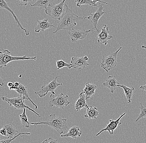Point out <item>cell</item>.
<instances>
[{
  "mask_svg": "<svg viewBox=\"0 0 146 143\" xmlns=\"http://www.w3.org/2000/svg\"><path fill=\"white\" fill-rule=\"evenodd\" d=\"M64 7L65 11L59 20L60 22L56 30L53 32L54 34L62 30H71L74 27L77 25V22L78 20L85 19V17H79L74 13L72 10L68 8L67 5H65Z\"/></svg>",
  "mask_w": 146,
  "mask_h": 143,
  "instance_id": "6da1fadb",
  "label": "cell"
},
{
  "mask_svg": "<svg viewBox=\"0 0 146 143\" xmlns=\"http://www.w3.org/2000/svg\"><path fill=\"white\" fill-rule=\"evenodd\" d=\"M67 121V119H63L60 117H57L55 114H51L48 117L47 121L31 123V124L34 126L38 125H45L49 126L56 130L58 133L62 134L65 130H68Z\"/></svg>",
  "mask_w": 146,
  "mask_h": 143,
  "instance_id": "7a4b0ae2",
  "label": "cell"
},
{
  "mask_svg": "<svg viewBox=\"0 0 146 143\" xmlns=\"http://www.w3.org/2000/svg\"><path fill=\"white\" fill-rule=\"evenodd\" d=\"M2 51L0 52V67H6L7 64L11 62L15 61H23V60H36V57H27L23 56H13L11 55V52L8 50L2 49Z\"/></svg>",
  "mask_w": 146,
  "mask_h": 143,
  "instance_id": "3957f363",
  "label": "cell"
},
{
  "mask_svg": "<svg viewBox=\"0 0 146 143\" xmlns=\"http://www.w3.org/2000/svg\"><path fill=\"white\" fill-rule=\"evenodd\" d=\"M66 0H63L58 4L54 3L48 6L45 9V13L55 20H60L62 15L65 11L64 3Z\"/></svg>",
  "mask_w": 146,
  "mask_h": 143,
  "instance_id": "277c9868",
  "label": "cell"
},
{
  "mask_svg": "<svg viewBox=\"0 0 146 143\" xmlns=\"http://www.w3.org/2000/svg\"><path fill=\"white\" fill-rule=\"evenodd\" d=\"M122 48V47H119L116 51L108 56H103L101 63V67L107 72L116 67L117 63V53Z\"/></svg>",
  "mask_w": 146,
  "mask_h": 143,
  "instance_id": "5b68a950",
  "label": "cell"
},
{
  "mask_svg": "<svg viewBox=\"0 0 146 143\" xmlns=\"http://www.w3.org/2000/svg\"><path fill=\"white\" fill-rule=\"evenodd\" d=\"M1 98L3 101L7 102L10 106H14L15 109H24L25 108H26V109H28L30 111L33 112L38 116V117H41V115L39 114L25 105V98L23 96H20L12 98H8L6 97L3 96Z\"/></svg>",
  "mask_w": 146,
  "mask_h": 143,
  "instance_id": "8992f818",
  "label": "cell"
},
{
  "mask_svg": "<svg viewBox=\"0 0 146 143\" xmlns=\"http://www.w3.org/2000/svg\"><path fill=\"white\" fill-rule=\"evenodd\" d=\"M50 100L49 102V107L53 106L64 109L66 107L71 103V102L68 101L69 96L68 95H65L63 93L57 95L55 97V95H50Z\"/></svg>",
  "mask_w": 146,
  "mask_h": 143,
  "instance_id": "52a82bcc",
  "label": "cell"
},
{
  "mask_svg": "<svg viewBox=\"0 0 146 143\" xmlns=\"http://www.w3.org/2000/svg\"><path fill=\"white\" fill-rule=\"evenodd\" d=\"M59 77H60L59 76H56L54 80L51 81L47 85L43 86L41 87L40 90H39L38 92H35V94L36 95H38L39 97L40 98L44 97L49 92H51V95H55L56 93L54 92L55 90L57 87L62 86L63 85L62 83H59L57 82L56 81L57 78Z\"/></svg>",
  "mask_w": 146,
  "mask_h": 143,
  "instance_id": "ba28073f",
  "label": "cell"
},
{
  "mask_svg": "<svg viewBox=\"0 0 146 143\" xmlns=\"http://www.w3.org/2000/svg\"><path fill=\"white\" fill-rule=\"evenodd\" d=\"M98 9L94 13H90V16L88 17H85V19H88L90 20L94 25V28L96 29L97 32L98 33H99V30L97 28V26L98 25V23L100 18L103 16V14L106 13V12L104 11V7L103 6V4H100V3H99V6H98Z\"/></svg>",
  "mask_w": 146,
  "mask_h": 143,
  "instance_id": "9c48e42d",
  "label": "cell"
},
{
  "mask_svg": "<svg viewBox=\"0 0 146 143\" xmlns=\"http://www.w3.org/2000/svg\"><path fill=\"white\" fill-rule=\"evenodd\" d=\"M75 30L73 28L72 30L69 31L68 33L70 36L72 42H74L76 41L85 39L86 38L88 34L90 32H97L96 31L93 30Z\"/></svg>",
  "mask_w": 146,
  "mask_h": 143,
  "instance_id": "30bf717a",
  "label": "cell"
},
{
  "mask_svg": "<svg viewBox=\"0 0 146 143\" xmlns=\"http://www.w3.org/2000/svg\"><path fill=\"white\" fill-rule=\"evenodd\" d=\"M125 114L126 113H124L123 114L121 115V116L119 117L117 120L115 121L114 120V119L110 120L109 123L107 125L105 128L102 129L97 134H96V136L99 135L102 132H106V131L109 132L110 134H113L114 131L117 128V127L122 124V123L120 122V120L123 116H125Z\"/></svg>",
  "mask_w": 146,
  "mask_h": 143,
  "instance_id": "8fae6325",
  "label": "cell"
},
{
  "mask_svg": "<svg viewBox=\"0 0 146 143\" xmlns=\"http://www.w3.org/2000/svg\"><path fill=\"white\" fill-rule=\"evenodd\" d=\"M101 29V32L100 33H98V38L96 40L98 43H100V45L102 43L107 45L108 43V41L111 40L113 38L112 35H110V32L109 30V28L107 26L106 24H104L103 28H101L99 25H98Z\"/></svg>",
  "mask_w": 146,
  "mask_h": 143,
  "instance_id": "7c38bea8",
  "label": "cell"
},
{
  "mask_svg": "<svg viewBox=\"0 0 146 143\" xmlns=\"http://www.w3.org/2000/svg\"><path fill=\"white\" fill-rule=\"evenodd\" d=\"M88 58L87 56L81 57H73L71 60V63L73 67L75 69L81 70L88 65H91V64L88 63Z\"/></svg>",
  "mask_w": 146,
  "mask_h": 143,
  "instance_id": "4fadbf2b",
  "label": "cell"
},
{
  "mask_svg": "<svg viewBox=\"0 0 146 143\" xmlns=\"http://www.w3.org/2000/svg\"><path fill=\"white\" fill-rule=\"evenodd\" d=\"M0 4H1V8L2 9H6L7 11H9L13 15L14 18L15 20V22H16V24H17V26L18 27H20L21 30H23L25 32V34L26 36H28L30 34V32L29 31H27L26 29H25L23 27L22 25L21 24L20 21H19V19L17 18L16 15H15L14 12L11 9H10V7H9L8 3H7L6 1L5 0H0Z\"/></svg>",
  "mask_w": 146,
  "mask_h": 143,
  "instance_id": "5bb4252c",
  "label": "cell"
},
{
  "mask_svg": "<svg viewBox=\"0 0 146 143\" xmlns=\"http://www.w3.org/2000/svg\"><path fill=\"white\" fill-rule=\"evenodd\" d=\"M118 81L116 79L115 76H109L108 79L103 83V86H106L110 90L112 93H113L115 90L119 87L117 85H119Z\"/></svg>",
  "mask_w": 146,
  "mask_h": 143,
  "instance_id": "9a60e30c",
  "label": "cell"
},
{
  "mask_svg": "<svg viewBox=\"0 0 146 143\" xmlns=\"http://www.w3.org/2000/svg\"><path fill=\"white\" fill-rule=\"evenodd\" d=\"M37 24L35 27V32L39 33L40 32H44L45 30L50 28H56L52 23L48 21V19L45 18L42 20H37Z\"/></svg>",
  "mask_w": 146,
  "mask_h": 143,
  "instance_id": "2e32d148",
  "label": "cell"
},
{
  "mask_svg": "<svg viewBox=\"0 0 146 143\" xmlns=\"http://www.w3.org/2000/svg\"><path fill=\"white\" fill-rule=\"evenodd\" d=\"M86 100L85 94L82 92L79 94V98L75 104V108L76 111H79L84 108L89 109V107L86 103Z\"/></svg>",
  "mask_w": 146,
  "mask_h": 143,
  "instance_id": "e0dca14e",
  "label": "cell"
},
{
  "mask_svg": "<svg viewBox=\"0 0 146 143\" xmlns=\"http://www.w3.org/2000/svg\"><path fill=\"white\" fill-rule=\"evenodd\" d=\"M15 91L18 94L20 95V96L24 97L25 100H29V101H30L35 106V109L36 110V109H37L38 106L34 103V102L32 101L31 98H30V96H29L27 87L25 86L23 84L21 83L20 84L19 87H18L17 89H16V90H15Z\"/></svg>",
  "mask_w": 146,
  "mask_h": 143,
  "instance_id": "ac0fdd59",
  "label": "cell"
},
{
  "mask_svg": "<svg viewBox=\"0 0 146 143\" xmlns=\"http://www.w3.org/2000/svg\"><path fill=\"white\" fill-rule=\"evenodd\" d=\"M82 134V130L77 126H74L71 128L68 132L65 134H61V137H70L73 139H76L77 137H80Z\"/></svg>",
  "mask_w": 146,
  "mask_h": 143,
  "instance_id": "d6986e66",
  "label": "cell"
},
{
  "mask_svg": "<svg viewBox=\"0 0 146 143\" xmlns=\"http://www.w3.org/2000/svg\"><path fill=\"white\" fill-rule=\"evenodd\" d=\"M97 87L95 84L89 83L88 82L86 84L85 87L82 92L85 94L87 100L91 98L95 94Z\"/></svg>",
  "mask_w": 146,
  "mask_h": 143,
  "instance_id": "ffe728a7",
  "label": "cell"
},
{
  "mask_svg": "<svg viewBox=\"0 0 146 143\" xmlns=\"http://www.w3.org/2000/svg\"><path fill=\"white\" fill-rule=\"evenodd\" d=\"M117 86L119 87H121L124 90V93L127 99V100L128 103H130L132 100V97L134 94L135 88L134 87L132 88H129L126 86L122 84V85H118Z\"/></svg>",
  "mask_w": 146,
  "mask_h": 143,
  "instance_id": "44dd1931",
  "label": "cell"
},
{
  "mask_svg": "<svg viewBox=\"0 0 146 143\" xmlns=\"http://www.w3.org/2000/svg\"><path fill=\"white\" fill-rule=\"evenodd\" d=\"M99 115V112L98 111L97 107L91 106L89 109H87L86 113L85 115V117L87 119H96Z\"/></svg>",
  "mask_w": 146,
  "mask_h": 143,
  "instance_id": "7402d4cb",
  "label": "cell"
},
{
  "mask_svg": "<svg viewBox=\"0 0 146 143\" xmlns=\"http://www.w3.org/2000/svg\"><path fill=\"white\" fill-rule=\"evenodd\" d=\"M54 0H37L34 4H31V6L34 7L36 6L40 9H45L51 5L54 4L53 1Z\"/></svg>",
  "mask_w": 146,
  "mask_h": 143,
  "instance_id": "603a6c76",
  "label": "cell"
},
{
  "mask_svg": "<svg viewBox=\"0 0 146 143\" xmlns=\"http://www.w3.org/2000/svg\"><path fill=\"white\" fill-rule=\"evenodd\" d=\"M4 127L7 130V134H8L9 139H12L18 135L17 134L18 132V131L16 130V128L11 124L6 125Z\"/></svg>",
  "mask_w": 146,
  "mask_h": 143,
  "instance_id": "cb8c5ba5",
  "label": "cell"
},
{
  "mask_svg": "<svg viewBox=\"0 0 146 143\" xmlns=\"http://www.w3.org/2000/svg\"><path fill=\"white\" fill-rule=\"evenodd\" d=\"M20 117L23 127L29 128L30 127V123L26 114V108L23 109V112L22 114L20 115Z\"/></svg>",
  "mask_w": 146,
  "mask_h": 143,
  "instance_id": "d4e9b609",
  "label": "cell"
},
{
  "mask_svg": "<svg viewBox=\"0 0 146 143\" xmlns=\"http://www.w3.org/2000/svg\"><path fill=\"white\" fill-rule=\"evenodd\" d=\"M76 3V6L78 7H81L82 5H90L91 7H98L97 5L95 4L92 0H75Z\"/></svg>",
  "mask_w": 146,
  "mask_h": 143,
  "instance_id": "484cf974",
  "label": "cell"
},
{
  "mask_svg": "<svg viewBox=\"0 0 146 143\" xmlns=\"http://www.w3.org/2000/svg\"><path fill=\"white\" fill-rule=\"evenodd\" d=\"M65 67H68V69H71L73 67V66L72 64H68V63H66L62 60L56 61V67L57 69L59 70Z\"/></svg>",
  "mask_w": 146,
  "mask_h": 143,
  "instance_id": "4316f807",
  "label": "cell"
},
{
  "mask_svg": "<svg viewBox=\"0 0 146 143\" xmlns=\"http://www.w3.org/2000/svg\"><path fill=\"white\" fill-rule=\"evenodd\" d=\"M140 105H141V106H140L139 107L141 110V111H140L139 116L136 120V122H137L143 117H145L146 118V106L143 105L141 103H140Z\"/></svg>",
  "mask_w": 146,
  "mask_h": 143,
  "instance_id": "83f0119b",
  "label": "cell"
},
{
  "mask_svg": "<svg viewBox=\"0 0 146 143\" xmlns=\"http://www.w3.org/2000/svg\"><path fill=\"white\" fill-rule=\"evenodd\" d=\"M23 134L31 135V133H21L19 134L16 135V136L14 137L12 139H3V140H1V142H0V143H11L13 140H14L15 138H17L18 136H21V135Z\"/></svg>",
  "mask_w": 146,
  "mask_h": 143,
  "instance_id": "f1b7e54d",
  "label": "cell"
},
{
  "mask_svg": "<svg viewBox=\"0 0 146 143\" xmlns=\"http://www.w3.org/2000/svg\"><path fill=\"white\" fill-rule=\"evenodd\" d=\"M20 5H27L28 3L31 4V3L34 1L35 0H17Z\"/></svg>",
  "mask_w": 146,
  "mask_h": 143,
  "instance_id": "f546056e",
  "label": "cell"
},
{
  "mask_svg": "<svg viewBox=\"0 0 146 143\" xmlns=\"http://www.w3.org/2000/svg\"><path fill=\"white\" fill-rule=\"evenodd\" d=\"M42 143H58V140L52 137H49L48 139L44 140Z\"/></svg>",
  "mask_w": 146,
  "mask_h": 143,
  "instance_id": "4dcf8cb0",
  "label": "cell"
},
{
  "mask_svg": "<svg viewBox=\"0 0 146 143\" xmlns=\"http://www.w3.org/2000/svg\"><path fill=\"white\" fill-rule=\"evenodd\" d=\"M0 133H1L2 135L3 136H8L7 130H6V129H5L4 127L0 130Z\"/></svg>",
  "mask_w": 146,
  "mask_h": 143,
  "instance_id": "1f68e13d",
  "label": "cell"
},
{
  "mask_svg": "<svg viewBox=\"0 0 146 143\" xmlns=\"http://www.w3.org/2000/svg\"><path fill=\"white\" fill-rule=\"evenodd\" d=\"M20 83L19 82H15L14 83V85L12 87H11V88H9V90H16V89L18 88L19 87V86H20Z\"/></svg>",
  "mask_w": 146,
  "mask_h": 143,
  "instance_id": "d6a6232c",
  "label": "cell"
},
{
  "mask_svg": "<svg viewBox=\"0 0 146 143\" xmlns=\"http://www.w3.org/2000/svg\"><path fill=\"white\" fill-rule=\"evenodd\" d=\"M92 1H93V2L95 4H97L96 3L98 2H99V3H105V4H108V3L105 2L103 1H100V0H92Z\"/></svg>",
  "mask_w": 146,
  "mask_h": 143,
  "instance_id": "836d02e7",
  "label": "cell"
},
{
  "mask_svg": "<svg viewBox=\"0 0 146 143\" xmlns=\"http://www.w3.org/2000/svg\"><path fill=\"white\" fill-rule=\"evenodd\" d=\"M139 89H141L142 90V91H145L146 92V84L145 85L141 86L139 87Z\"/></svg>",
  "mask_w": 146,
  "mask_h": 143,
  "instance_id": "e575fe53",
  "label": "cell"
},
{
  "mask_svg": "<svg viewBox=\"0 0 146 143\" xmlns=\"http://www.w3.org/2000/svg\"><path fill=\"white\" fill-rule=\"evenodd\" d=\"M14 85V84L12 82H9L8 83V84H7V85L9 86V88H11V87H12Z\"/></svg>",
  "mask_w": 146,
  "mask_h": 143,
  "instance_id": "d590c367",
  "label": "cell"
},
{
  "mask_svg": "<svg viewBox=\"0 0 146 143\" xmlns=\"http://www.w3.org/2000/svg\"><path fill=\"white\" fill-rule=\"evenodd\" d=\"M1 82H0V85H1V86H3L4 84V83L3 82V81L2 80V79L1 78Z\"/></svg>",
  "mask_w": 146,
  "mask_h": 143,
  "instance_id": "8d00e7d4",
  "label": "cell"
},
{
  "mask_svg": "<svg viewBox=\"0 0 146 143\" xmlns=\"http://www.w3.org/2000/svg\"><path fill=\"white\" fill-rule=\"evenodd\" d=\"M141 47H142V48H143V49H145L146 50V46H145V45H142V46H141Z\"/></svg>",
  "mask_w": 146,
  "mask_h": 143,
  "instance_id": "74e56055",
  "label": "cell"
},
{
  "mask_svg": "<svg viewBox=\"0 0 146 143\" xmlns=\"http://www.w3.org/2000/svg\"><path fill=\"white\" fill-rule=\"evenodd\" d=\"M58 1H59V0H58Z\"/></svg>",
  "mask_w": 146,
  "mask_h": 143,
  "instance_id": "f35d334b",
  "label": "cell"
}]
</instances>
